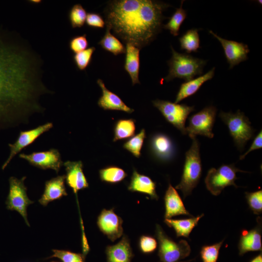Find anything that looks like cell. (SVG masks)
Masks as SVG:
<instances>
[{
	"label": "cell",
	"mask_w": 262,
	"mask_h": 262,
	"mask_svg": "<svg viewBox=\"0 0 262 262\" xmlns=\"http://www.w3.org/2000/svg\"><path fill=\"white\" fill-rule=\"evenodd\" d=\"M204 216L202 213L196 217L189 218L174 219L165 218L164 223L169 227L172 228L176 234L177 237H184L189 238L193 229L197 225L199 220Z\"/></svg>",
	"instance_id": "d4e9b609"
},
{
	"label": "cell",
	"mask_w": 262,
	"mask_h": 262,
	"mask_svg": "<svg viewBox=\"0 0 262 262\" xmlns=\"http://www.w3.org/2000/svg\"><path fill=\"white\" fill-rule=\"evenodd\" d=\"M262 147V131H261L253 140V143L249 148L240 157V160L244 159L246 155L249 152L254 150L261 148Z\"/></svg>",
	"instance_id": "ab89813d"
},
{
	"label": "cell",
	"mask_w": 262,
	"mask_h": 262,
	"mask_svg": "<svg viewBox=\"0 0 262 262\" xmlns=\"http://www.w3.org/2000/svg\"><path fill=\"white\" fill-rule=\"evenodd\" d=\"M183 1H181L180 7L176 9L169 21L163 27L169 30L171 34L175 36L179 35L180 27L187 16L186 11L182 8Z\"/></svg>",
	"instance_id": "f1b7e54d"
},
{
	"label": "cell",
	"mask_w": 262,
	"mask_h": 262,
	"mask_svg": "<svg viewBox=\"0 0 262 262\" xmlns=\"http://www.w3.org/2000/svg\"><path fill=\"white\" fill-rule=\"evenodd\" d=\"M53 254L47 258H57L62 262H85V257L81 253H75L69 250L52 249Z\"/></svg>",
	"instance_id": "e575fe53"
},
{
	"label": "cell",
	"mask_w": 262,
	"mask_h": 262,
	"mask_svg": "<svg viewBox=\"0 0 262 262\" xmlns=\"http://www.w3.org/2000/svg\"><path fill=\"white\" fill-rule=\"evenodd\" d=\"M66 171L65 180L75 194L88 187L89 184L83 172L82 161H67L63 163Z\"/></svg>",
	"instance_id": "9a60e30c"
},
{
	"label": "cell",
	"mask_w": 262,
	"mask_h": 262,
	"mask_svg": "<svg viewBox=\"0 0 262 262\" xmlns=\"http://www.w3.org/2000/svg\"><path fill=\"white\" fill-rule=\"evenodd\" d=\"M97 83L102 90V96L99 98L98 104L104 110H119L131 113L134 110L127 106L115 94L109 90L103 81L99 79Z\"/></svg>",
	"instance_id": "ffe728a7"
},
{
	"label": "cell",
	"mask_w": 262,
	"mask_h": 262,
	"mask_svg": "<svg viewBox=\"0 0 262 262\" xmlns=\"http://www.w3.org/2000/svg\"><path fill=\"white\" fill-rule=\"evenodd\" d=\"M26 178V177L20 179L14 177L9 178V191L5 204L7 209L17 212L23 217L26 224L30 226L27 209L33 201L29 198L27 194V188L24 184Z\"/></svg>",
	"instance_id": "ba28073f"
},
{
	"label": "cell",
	"mask_w": 262,
	"mask_h": 262,
	"mask_svg": "<svg viewBox=\"0 0 262 262\" xmlns=\"http://www.w3.org/2000/svg\"><path fill=\"white\" fill-rule=\"evenodd\" d=\"M128 188L131 192H138L148 195L152 199H158L156 192V183L149 177L139 174L135 169Z\"/></svg>",
	"instance_id": "44dd1931"
},
{
	"label": "cell",
	"mask_w": 262,
	"mask_h": 262,
	"mask_svg": "<svg viewBox=\"0 0 262 262\" xmlns=\"http://www.w3.org/2000/svg\"><path fill=\"white\" fill-rule=\"evenodd\" d=\"M199 29L188 30L179 38L180 49L187 53L196 52L200 48V39L198 33Z\"/></svg>",
	"instance_id": "4316f807"
},
{
	"label": "cell",
	"mask_w": 262,
	"mask_h": 262,
	"mask_svg": "<svg viewBox=\"0 0 262 262\" xmlns=\"http://www.w3.org/2000/svg\"><path fill=\"white\" fill-rule=\"evenodd\" d=\"M19 158L27 161L31 165L43 170L50 169L58 173L63 163L58 149L51 148L44 151L34 152L27 154L21 153Z\"/></svg>",
	"instance_id": "8fae6325"
},
{
	"label": "cell",
	"mask_w": 262,
	"mask_h": 262,
	"mask_svg": "<svg viewBox=\"0 0 262 262\" xmlns=\"http://www.w3.org/2000/svg\"><path fill=\"white\" fill-rule=\"evenodd\" d=\"M52 127L53 124L51 122H48L30 130L21 131L15 143L8 144L10 153L8 158L2 165V169L4 170L6 167L17 154Z\"/></svg>",
	"instance_id": "7c38bea8"
},
{
	"label": "cell",
	"mask_w": 262,
	"mask_h": 262,
	"mask_svg": "<svg viewBox=\"0 0 262 262\" xmlns=\"http://www.w3.org/2000/svg\"><path fill=\"white\" fill-rule=\"evenodd\" d=\"M172 56L167 61L169 72L164 80L169 82L175 78L183 79L186 82L194 79L203 73L207 61L194 57L185 53L176 51L171 46Z\"/></svg>",
	"instance_id": "3957f363"
},
{
	"label": "cell",
	"mask_w": 262,
	"mask_h": 262,
	"mask_svg": "<svg viewBox=\"0 0 262 262\" xmlns=\"http://www.w3.org/2000/svg\"><path fill=\"white\" fill-rule=\"evenodd\" d=\"M209 32L221 43L229 69L247 59V54L250 50L247 45L223 38L211 30Z\"/></svg>",
	"instance_id": "5bb4252c"
},
{
	"label": "cell",
	"mask_w": 262,
	"mask_h": 262,
	"mask_svg": "<svg viewBox=\"0 0 262 262\" xmlns=\"http://www.w3.org/2000/svg\"><path fill=\"white\" fill-rule=\"evenodd\" d=\"M100 180L102 181L110 183H116L122 181L127 174L122 168L109 166L101 169L99 171Z\"/></svg>",
	"instance_id": "f546056e"
},
{
	"label": "cell",
	"mask_w": 262,
	"mask_h": 262,
	"mask_svg": "<svg viewBox=\"0 0 262 262\" xmlns=\"http://www.w3.org/2000/svg\"><path fill=\"white\" fill-rule=\"evenodd\" d=\"M151 148L154 155L161 160H168L173 154L174 148L171 139L164 134H157L151 138Z\"/></svg>",
	"instance_id": "cb8c5ba5"
},
{
	"label": "cell",
	"mask_w": 262,
	"mask_h": 262,
	"mask_svg": "<svg viewBox=\"0 0 262 262\" xmlns=\"http://www.w3.org/2000/svg\"><path fill=\"white\" fill-rule=\"evenodd\" d=\"M30 3L34 4H38L42 2L41 0H28Z\"/></svg>",
	"instance_id": "b9f144b4"
},
{
	"label": "cell",
	"mask_w": 262,
	"mask_h": 262,
	"mask_svg": "<svg viewBox=\"0 0 262 262\" xmlns=\"http://www.w3.org/2000/svg\"><path fill=\"white\" fill-rule=\"evenodd\" d=\"M97 223L99 230L112 242L123 235V220L113 209H103L98 216Z\"/></svg>",
	"instance_id": "4fadbf2b"
},
{
	"label": "cell",
	"mask_w": 262,
	"mask_h": 262,
	"mask_svg": "<svg viewBox=\"0 0 262 262\" xmlns=\"http://www.w3.org/2000/svg\"><path fill=\"white\" fill-rule=\"evenodd\" d=\"M152 103L169 123L183 134H186L185 121L189 115L195 110L194 106L160 99L153 100Z\"/></svg>",
	"instance_id": "9c48e42d"
},
{
	"label": "cell",
	"mask_w": 262,
	"mask_h": 262,
	"mask_svg": "<svg viewBox=\"0 0 262 262\" xmlns=\"http://www.w3.org/2000/svg\"><path fill=\"white\" fill-rule=\"evenodd\" d=\"M124 68L129 74L132 85L140 83V49L130 43L126 44Z\"/></svg>",
	"instance_id": "7402d4cb"
},
{
	"label": "cell",
	"mask_w": 262,
	"mask_h": 262,
	"mask_svg": "<svg viewBox=\"0 0 262 262\" xmlns=\"http://www.w3.org/2000/svg\"><path fill=\"white\" fill-rule=\"evenodd\" d=\"M259 221L254 228L242 230L238 245L240 256L250 251H262V223L261 220Z\"/></svg>",
	"instance_id": "2e32d148"
},
{
	"label": "cell",
	"mask_w": 262,
	"mask_h": 262,
	"mask_svg": "<svg viewBox=\"0 0 262 262\" xmlns=\"http://www.w3.org/2000/svg\"><path fill=\"white\" fill-rule=\"evenodd\" d=\"M170 6L157 0H112L104 11L105 24L126 44L141 49L160 32L165 18L163 13Z\"/></svg>",
	"instance_id": "7a4b0ae2"
},
{
	"label": "cell",
	"mask_w": 262,
	"mask_h": 262,
	"mask_svg": "<svg viewBox=\"0 0 262 262\" xmlns=\"http://www.w3.org/2000/svg\"><path fill=\"white\" fill-rule=\"evenodd\" d=\"M157 242L153 237L148 235H142L140 237L139 247L144 254L153 253L157 248Z\"/></svg>",
	"instance_id": "74e56055"
},
{
	"label": "cell",
	"mask_w": 262,
	"mask_h": 262,
	"mask_svg": "<svg viewBox=\"0 0 262 262\" xmlns=\"http://www.w3.org/2000/svg\"><path fill=\"white\" fill-rule=\"evenodd\" d=\"M165 218H171L179 215L192 216L187 211L178 192L170 183L164 196Z\"/></svg>",
	"instance_id": "ac0fdd59"
},
{
	"label": "cell",
	"mask_w": 262,
	"mask_h": 262,
	"mask_svg": "<svg viewBox=\"0 0 262 262\" xmlns=\"http://www.w3.org/2000/svg\"><path fill=\"white\" fill-rule=\"evenodd\" d=\"M145 137V130L142 129L139 133L126 141L123 145V147L130 151L134 156L139 158Z\"/></svg>",
	"instance_id": "1f68e13d"
},
{
	"label": "cell",
	"mask_w": 262,
	"mask_h": 262,
	"mask_svg": "<svg viewBox=\"0 0 262 262\" xmlns=\"http://www.w3.org/2000/svg\"><path fill=\"white\" fill-rule=\"evenodd\" d=\"M237 172H244L236 168L233 164H223L217 169L211 168L205 179L207 189L212 195L218 196L227 186L233 185L238 187L235 183L237 179Z\"/></svg>",
	"instance_id": "52a82bcc"
},
{
	"label": "cell",
	"mask_w": 262,
	"mask_h": 262,
	"mask_svg": "<svg viewBox=\"0 0 262 262\" xmlns=\"http://www.w3.org/2000/svg\"><path fill=\"white\" fill-rule=\"evenodd\" d=\"M246 198L253 213L256 214H261L262 212V190L246 192Z\"/></svg>",
	"instance_id": "d590c367"
},
{
	"label": "cell",
	"mask_w": 262,
	"mask_h": 262,
	"mask_svg": "<svg viewBox=\"0 0 262 262\" xmlns=\"http://www.w3.org/2000/svg\"><path fill=\"white\" fill-rule=\"evenodd\" d=\"M192 139L191 146L185 153L181 180L175 187L182 192L184 198L191 194L197 185L202 174L199 144L196 137Z\"/></svg>",
	"instance_id": "277c9868"
},
{
	"label": "cell",
	"mask_w": 262,
	"mask_h": 262,
	"mask_svg": "<svg viewBox=\"0 0 262 262\" xmlns=\"http://www.w3.org/2000/svg\"><path fill=\"white\" fill-rule=\"evenodd\" d=\"M51 262H55V261H52Z\"/></svg>",
	"instance_id": "7bdbcfd3"
},
{
	"label": "cell",
	"mask_w": 262,
	"mask_h": 262,
	"mask_svg": "<svg viewBox=\"0 0 262 262\" xmlns=\"http://www.w3.org/2000/svg\"><path fill=\"white\" fill-rule=\"evenodd\" d=\"M85 22L88 26L94 28H103L105 25L102 16L96 13H87Z\"/></svg>",
	"instance_id": "f35d334b"
},
{
	"label": "cell",
	"mask_w": 262,
	"mask_h": 262,
	"mask_svg": "<svg viewBox=\"0 0 262 262\" xmlns=\"http://www.w3.org/2000/svg\"><path fill=\"white\" fill-rule=\"evenodd\" d=\"M214 70L215 67H213L206 74L182 83L176 95L175 103H178L195 94L204 82L213 78Z\"/></svg>",
	"instance_id": "603a6c76"
},
{
	"label": "cell",
	"mask_w": 262,
	"mask_h": 262,
	"mask_svg": "<svg viewBox=\"0 0 262 262\" xmlns=\"http://www.w3.org/2000/svg\"><path fill=\"white\" fill-rule=\"evenodd\" d=\"M224 241L223 240L220 242L211 245L203 246L200 251V255L202 262H217L219 250Z\"/></svg>",
	"instance_id": "836d02e7"
},
{
	"label": "cell",
	"mask_w": 262,
	"mask_h": 262,
	"mask_svg": "<svg viewBox=\"0 0 262 262\" xmlns=\"http://www.w3.org/2000/svg\"><path fill=\"white\" fill-rule=\"evenodd\" d=\"M110 29L106 27L105 33L98 44L105 50L115 55L126 53V48L119 40L111 33Z\"/></svg>",
	"instance_id": "484cf974"
},
{
	"label": "cell",
	"mask_w": 262,
	"mask_h": 262,
	"mask_svg": "<svg viewBox=\"0 0 262 262\" xmlns=\"http://www.w3.org/2000/svg\"><path fill=\"white\" fill-rule=\"evenodd\" d=\"M105 253L107 262H131L134 256L129 239L126 235L115 245L107 246Z\"/></svg>",
	"instance_id": "d6986e66"
},
{
	"label": "cell",
	"mask_w": 262,
	"mask_h": 262,
	"mask_svg": "<svg viewBox=\"0 0 262 262\" xmlns=\"http://www.w3.org/2000/svg\"><path fill=\"white\" fill-rule=\"evenodd\" d=\"M88 46L86 34L74 36L69 42V48L75 54L86 49Z\"/></svg>",
	"instance_id": "8d00e7d4"
},
{
	"label": "cell",
	"mask_w": 262,
	"mask_h": 262,
	"mask_svg": "<svg viewBox=\"0 0 262 262\" xmlns=\"http://www.w3.org/2000/svg\"><path fill=\"white\" fill-rule=\"evenodd\" d=\"M219 116L227 126L237 148L242 150L246 142L253 136L255 132L248 118L239 110L234 114L221 111Z\"/></svg>",
	"instance_id": "5b68a950"
},
{
	"label": "cell",
	"mask_w": 262,
	"mask_h": 262,
	"mask_svg": "<svg viewBox=\"0 0 262 262\" xmlns=\"http://www.w3.org/2000/svg\"><path fill=\"white\" fill-rule=\"evenodd\" d=\"M249 262H262V253L252 259Z\"/></svg>",
	"instance_id": "60d3db41"
},
{
	"label": "cell",
	"mask_w": 262,
	"mask_h": 262,
	"mask_svg": "<svg viewBox=\"0 0 262 262\" xmlns=\"http://www.w3.org/2000/svg\"><path fill=\"white\" fill-rule=\"evenodd\" d=\"M65 181V175L58 176L46 181L44 192L38 200L40 204L46 206L50 202L67 196Z\"/></svg>",
	"instance_id": "e0dca14e"
},
{
	"label": "cell",
	"mask_w": 262,
	"mask_h": 262,
	"mask_svg": "<svg viewBox=\"0 0 262 262\" xmlns=\"http://www.w3.org/2000/svg\"><path fill=\"white\" fill-rule=\"evenodd\" d=\"M86 16V11L81 4H74L68 13V19L71 27H82L85 22Z\"/></svg>",
	"instance_id": "4dcf8cb0"
},
{
	"label": "cell",
	"mask_w": 262,
	"mask_h": 262,
	"mask_svg": "<svg viewBox=\"0 0 262 262\" xmlns=\"http://www.w3.org/2000/svg\"><path fill=\"white\" fill-rule=\"evenodd\" d=\"M216 108L213 106L205 107L189 118V125L186 127V133L192 139L200 135L212 138V132L216 115Z\"/></svg>",
	"instance_id": "30bf717a"
},
{
	"label": "cell",
	"mask_w": 262,
	"mask_h": 262,
	"mask_svg": "<svg viewBox=\"0 0 262 262\" xmlns=\"http://www.w3.org/2000/svg\"><path fill=\"white\" fill-rule=\"evenodd\" d=\"M135 120L132 119H120L115 124L113 141L129 138L134 135Z\"/></svg>",
	"instance_id": "83f0119b"
},
{
	"label": "cell",
	"mask_w": 262,
	"mask_h": 262,
	"mask_svg": "<svg viewBox=\"0 0 262 262\" xmlns=\"http://www.w3.org/2000/svg\"><path fill=\"white\" fill-rule=\"evenodd\" d=\"M40 56L16 33L0 26V130L42 113L41 97L53 93L42 80Z\"/></svg>",
	"instance_id": "6da1fadb"
},
{
	"label": "cell",
	"mask_w": 262,
	"mask_h": 262,
	"mask_svg": "<svg viewBox=\"0 0 262 262\" xmlns=\"http://www.w3.org/2000/svg\"><path fill=\"white\" fill-rule=\"evenodd\" d=\"M155 233L159 244L158 255L160 262H180L190 255L191 248L186 241H174L159 225L156 226Z\"/></svg>",
	"instance_id": "8992f818"
},
{
	"label": "cell",
	"mask_w": 262,
	"mask_h": 262,
	"mask_svg": "<svg viewBox=\"0 0 262 262\" xmlns=\"http://www.w3.org/2000/svg\"><path fill=\"white\" fill-rule=\"evenodd\" d=\"M95 50L94 47H91L73 55L74 62L80 70H85L88 67L91 63L93 54Z\"/></svg>",
	"instance_id": "d6a6232c"
}]
</instances>
